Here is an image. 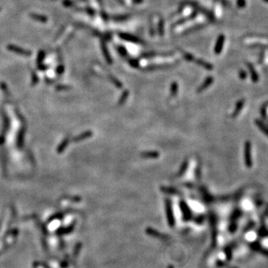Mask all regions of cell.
Segmentation results:
<instances>
[{
    "mask_svg": "<svg viewBox=\"0 0 268 268\" xmlns=\"http://www.w3.org/2000/svg\"><path fill=\"white\" fill-rule=\"evenodd\" d=\"M179 207H180L181 212H182L183 214V218L184 221H190L191 218H192V212H191L190 208L186 204V201L181 200L179 201Z\"/></svg>",
    "mask_w": 268,
    "mask_h": 268,
    "instance_id": "2",
    "label": "cell"
},
{
    "mask_svg": "<svg viewBox=\"0 0 268 268\" xmlns=\"http://www.w3.org/2000/svg\"><path fill=\"white\" fill-rule=\"evenodd\" d=\"M145 231H146V233H147L148 235L152 236V237L156 238L159 239V240H161V241H168L170 240V238L169 237V236L166 235L162 234V233L158 232L157 230H156V229H153V228H151V227H148L147 229H146Z\"/></svg>",
    "mask_w": 268,
    "mask_h": 268,
    "instance_id": "4",
    "label": "cell"
},
{
    "mask_svg": "<svg viewBox=\"0 0 268 268\" xmlns=\"http://www.w3.org/2000/svg\"><path fill=\"white\" fill-rule=\"evenodd\" d=\"M200 192L201 194H202L203 198H204V200L206 203L212 202L213 200V197L210 195V194H209V191H208L207 189H206V187L202 186V187L200 188Z\"/></svg>",
    "mask_w": 268,
    "mask_h": 268,
    "instance_id": "9",
    "label": "cell"
},
{
    "mask_svg": "<svg viewBox=\"0 0 268 268\" xmlns=\"http://www.w3.org/2000/svg\"><path fill=\"white\" fill-rule=\"evenodd\" d=\"M196 63H197L198 65H200V66H203V67H204L205 69H209V70H210V69H212V68H213V66H212V65L209 64V63L205 62V61H202V60H197V61H196Z\"/></svg>",
    "mask_w": 268,
    "mask_h": 268,
    "instance_id": "13",
    "label": "cell"
},
{
    "mask_svg": "<svg viewBox=\"0 0 268 268\" xmlns=\"http://www.w3.org/2000/svg\"><path fill=\"white\" fill-rule=\"evenodd\" d=\"M178 92V84L176 82H173L171 84V89H170V93H171V96L172 97L176 96Z\"/></svg>",
    "mask_w": 268,
    "mask_h": 268,
    "instance_id": "12",
    "label": "cell"
},
{
    "mask_svg": "<svg viewBox=\"0 0 268 268\" xmlns=\"http://www.w3.org/2000/svg\"><path fill=\"white\" fill-rule=\"evenodd\" d=\"M160 190L163 193H165L168 194H174V195H179L181 194V192L175 188L173 187H168V186H162L160 188Z\"/></svg>",
    "mask_w": 268,
    "mask_h": 268,
    "instance_id": "8",
    "label": "cell"
},
{
    "mask_svg": "<svg viewBox=\"0 0 268 268\" xmlns=\"http://www.w3.org/2000/svg\"><path fill=\"white\" fill-rule=\"evenodd\" d=\"M110 78L111 81H112V82L113 83V84H114L115 86H116V87L119 88V89L122 87V84H121V83L119 81V80H117L116 78L113 77V76H110Z\"/></svg>",
    "mask_w": 268,
    "mask_h": 268,
    "instance_id": "14",
    "label": "cell"
},
{
    "mask_svg": "<svg viewBox=\"0 0 268 268\" xmlns=\"http://www.w3.org/2000/svg\"><path fill=\"white\" fill-rule=\"evenodd\" d=\"M204 216L200 215L195 218V222L198 223V224H200V223H202L203 221H204Z\"/></svg>",
    "mask_w": 268,
    "mask_h": 268,
    "instance_id": "19",
    "label": "cell"
},
{
    "mask_svg": "<svg viewBox=\"0 0 268 268\" xmlns=\"http://www.w3.org/2000/svg\"><path fill=\"white\" fill-rule=\"evenodd\" d=\"M263 1H264V2H267V3H268V0H263Z\"/></svg>",
    "mask_w": 268,
    "mask_h": 268,
    "instance_id": "22",
    "label": "cell"
},
{
    "mask_svg": "<svg viewBox=\"0 0 268 268\" xmlns=\"http://www.w3.org/2000/svg\"><path fill=\"white\" fill-rule=\"evenodd\" d=\"M237 5L239 8H244L246 5V1L245 0H238Z\"/></svg>",
    "mask_w": 268,
    "mask_h": 268,
    "instance_id": "18",
    "label": "cell"
},
{
    "mask_svg": "<svg viewBox=\"0 0 268 268\" xmlns=\"http://www.w3.org/2000/svg\"><path fill=\"white\" fill-rule=\"evenodd\" d=\"M249 70H250V71H251V74H252V79L256 80V78H257V75H256V71H255L253 67H252V65H249Z\"/></svg>",
    "mask_w": 268,
    "mask_h": 268,
    "instance_id": "17",
    "label": "cell"
},
{
    "mask_svg": "<svg viewBox=\"0 0 268 268\" xmlns=\"http://www.w3.org/2000/svg\"><path fill=\"white\" fill-rule=\"evenodd\" d=\"M129 94H130L129 91L127 90V89L124 90V92L121 93V96L119 99V101H118V104H119V105H122V104H124V103H125V101H127L128 97H129Z\"/></svg>",
    "mask_w": 268,
    "mask_h": 268,
    "instance_id": "11",
    "label": "cell"
},
{
    "mask_svg": "<svg viewBox=\"0 0 268 268\" xmlns=\"http://www.w3.org/2000/svg\"><path fill=\"white\" fill-rule=\"evenodd\" d=\"M213 81H214V79H213V78L212 77V76H209V77L206 78V79L205 80L204 82L203 83V84L197 88V92L200 93V92H204V90H206L208 87H209V86L212 85Z\"/></svg>",
    "mask_w": 268,
    "mask_h": 268,
    "instance_id": "5",
    "label": "cell"
},
{
    "mask_svg": "<svg viewBox=\"0 0 268 268\" xmlns=\"http://www.w3.org/2000/svg\"><path fill=\"white\" fill-rule=\"evenodd\" d=\"M204 17H202V16H199V17H197V19H193V20L189 21L185 25H181V26H178L177 28H176L175 31L177 33L181 32V31H183L184 29H186V28H189L190 27H193V26L197 25L198 23H202L203 22H204Z\"/></svg>",
    "mask_w": 268,
    "mask_h": 268,
    "instance_id": "3",
    "label": "cell"
},
{
    "mask_svg": "<svg viewBox=\"0 0 268 268\" xmlns=\"http://www.w3.org/2000/svg\"><path fill=\"white\" fill-rule=\"evenodd\" d=\"M188 166H189V161L187 159H186L182 163V165H181L180 168H179V171H178L177 174H176V176H181L183 175L188 169Z\"/></svg>",
    "mask_w": 268,
    "mask_h": 268,
    "instance_id": "10",
    "label": "cell"
},
{
    "mask_svg": "<svg viewBox=\"0 0 268 268\" xmlns=\"http://www.w3.org/2000/svg\"><path fill=\"white\" fill-rule=\"evenodd\" d=\"M165 206L166 218H167L168 224L171 227H173L175 224V218H174L172 204H171V200L169 198H166L165 200Z\"/></svg>",
    "mask_w": 268,
    "mask_h": 268,
    "instance_id": "1",
    "label": "cell"
},
{
    "mask_svg": "<svg viewBox=\"0 0 268 268\" xmlns=\"http://www.w3.org/2000/svg\"><path fill=\"white\" fill-rule=\"evenodd\" d=\"M121 37H123L124 40H126L131 41V42H138V41H139V40L136 39V37H133L131 36L124 35V36H121Z\"/></svg>",
    "mask_w": 268,
    "mask_h": 268,
    "instance_id": "15",
    "label": "cell"
},
{
    "mask_svg": "<svg viewBox=\"0 0 268 268\" xmlns=\"http://www.w3.org/2000/svg\"><path fill=\"white\" fill-rule=\"evenodd\" d=\"M168 268H174V267H173L172 265H169V267H168Z\"/></svg>",
    "mask_w": 268,
    "mask_h": 268,
    "instance_id": "21",
    "label": "cell"
},
{
    "mask_svg": "<svg viewBox=\"0 0 268 268\" xmlns=\"http://www.w3.org/2000/svg\"><path fill=\"white\" fill-rule=\"evenodd\" d=\"M140 156L144 159H157L159 157V153L156 151H144L141 153Z\"/></svg>",
    "mask_w": 268,
    "mask_h": 268,
    "instance_id": "6",
    "label": "cell"
},
{
    "mask_svg": "<svg viewBox=\"0 0 268 268\" xmlns=\"http://www.w3.org/2000/svg\"><path fill=\"white\" fill-rule=\"evenodd\" d=\"M195 176L196 178L197 179H200V176H201V169H200V166L197 165V169L195 170Z\"/></svg>",
    "mask_w": 268,
    "mask_h": 268,
    "instance_id": "16",
    "label": "cell"
},
{
    "mask_svg": "<svg viewBox=\"0 0 268 268\" xmlns=\"http://www.w3.org/2000/svg\"><path fill=\"white\" fill-rule=\"evenodd\" d=\"M241 77H242V78H243V77H244H244H245V76H246V74H245V73H244V71H241Z\"/></svg>",
    "mask_w": 268,
    "mask_h": 268,
    "instance_id": "20",
    "label": "cell"
},
{
    "mask_svg": "<svg viewBox=\"0 0 268 268\" xmlns=\"http://www.w3.org/2000/svg\"><path fill=\"white\" fill-rule=\"evenodd\" d=\"M224 40H225V37L224 35H220V37L218 39L217 43H216L215 48H214V52L217 54H218L220 52H221L222 51L223 47H224Z\"/></svg>",
    "mask_w": 268,
    "mask_h": 268,
    "instance_id": "7",
    "label": "cell"
}]
</instances>
